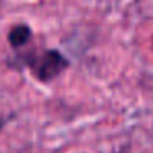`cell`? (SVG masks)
Here are the masks:
<instances>
[{"mask_svg":"<svg viewBox=\"0 0 153 153\" xmlns=\"http://www.w3.org/2000/svg\"><path fill=\"white\" fill-rule=\"evenodd\" d=\"M68 68V61L59 51L56 50H48L36 59L33 64V71L38 79L41 81H50L53 77L59 76L64 69Z\"/></svg>","mask_w":153,"mask_h":153,"instance_id":"obj_1","label":"cell"},{"mask_svg":"<svg viewBox=\"0 0 153 153\" xmlns=\"http://www.w3.org/2000/svg\"><path fill=\"white\" fill-rule=\"evenodd\" d=\"M31 38V30L27 25H17L8 31V41L13 48H20L27 45Z\"/></svg>","mask_w":153,"mask_h":153,"instance_id":"obj_2","label":"cell"}]
</instances>
